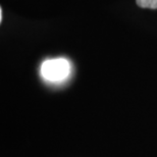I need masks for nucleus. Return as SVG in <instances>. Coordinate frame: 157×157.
I'll use <instances>...</instances> for the list:
<instances>
[{
	"instance_id": "7ed1b4c3",
	"label": "nucleus",
	"mask_w": 157,
	"mask_h": 157,
	"mask_svg": "<svg viewBox=\"0 0 157 157\" xmlns=\"http://www.w3.org/2000/svg\"><path fill=\"white\" fill-rule=\"evenodd\" d=\"M0 21H2V8L0 9Z\"/></svg>"
},
{
	"instance_id": "f03ea898",
	"label": "nucleus",
	"mask_w": 157,
	"mask_h": 157,
	"mask_svg": "<svg viewBox=\"0 0 157 157\" xmlns=\"http://www.w3.org/2000/svg\"><path fill=\"white\" fill-rule=\"evenodd\" d=\"M136 2L141 8L157 9V0H136Z\"/></svg>"
},
{
	"instance_id": "f257e3e1",
	"label": "nucleus",
	"mask_w": 157,
	"mask_h": 157,
	"mask_svg": "<svg viewBox=\"0 0 157 157\" xmlns=\"http://www.w3.org/2000/svg\"><path fill=\"white\" fill-rule=\"evenodd\" d=\"M71 64L64 58L49 59L43 62L41 74L43 78L50 82H60L68 77Z\"/></svg>"
}]
</instances>
